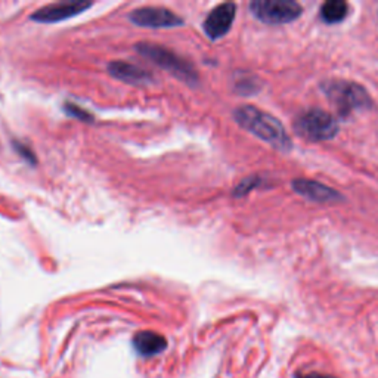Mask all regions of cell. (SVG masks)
Segmentation results:
<instances>
[{
  "mask_svg": "<svg viewBox=\"0 0 378 378\" xmlns=\"http://www.w3.org/2000/svg\"><path fill=\"white\" fill-rule=\"evenodd\" d=\"M250 10L258 21L278 26L297 19L303 9L294 0H256L250 3Z\"/></svg>",
  "mask_w": 378,
  "mask_h": 378,
  "instance_id": "obj_4",
  "label": "cell"
},
{
  "mask_svg": "<svg viewBox=\"0 0 378 378\" xmlns=\"http://www.w3.org/2000/svg\"><path fill=\"white\" fill-rule=\"evenodd\" d=\"M15 149L18 151V154H21V156L22 157H26L28 161L31 160L33 163H34V157H33V152L27 148V147H24V145H21V144H17V142H15Z\"/></svg>",
  "mask_w": 378,
  "mask_h": 378,
  "instance_id": "obj_14",
  "label": "cell"
},
{
  "mask_svg": "<svg viewBox=\"0 0 378 378\" xmlns=\"http://www.w3.org/2000/svg\"><path fill=\"white\" fill-rule=\"evenodd\" d=\"M349 6L343 0H328L321 6V18L328 24H336L347 17Z\"/></svg>",
  "mask_w": 378,
  "mask_h": 378,
  "instance_id": "obj_12",
  "label": "cell"
},
{
  "mask_svg": "<svg viewBox=\"0 0 378 378\" xmlns=\"http://www.w3.org/2000/svg\"><path fill=\"white\" fill-rule=\"evenodd\" d=\"M65 110H67V113H68L69 115L77 117L79 120H85V122H92V120H93V117H92L89 113H86L85 110H81L80 106H77V105L67 104V105H65Z\"/></svg>",
  "mask_w": 378,
  "mask_h": 378,
  "instance_id": "obj_13",
  "label": "cell"
},
{
  "mask_svg": "<svg viewBox=\"0 0 378 378\" xmlns=\"http://www.w3.org/2000/svg\"><path fill=\"white\" fill-rule=\"evenodd\" d=\"M297 133L313 142L333 139L338 133V123L327 111L312 108L300 114L294 122Z\"/></svg>",
  "mask_w": 378,
  "mask_h": 378,
  "instance_id": "obj_3",
  "label": "cell"
},
{
  "mask_svg": "<svg viewBox=\"0 0 378 378\" xmlns=\"http://www.w3.org/2000/svg\"><path fill=\"white\" fill-rule=\"evenodd\" d=\"M233 117L235 122L244 127L247 132L268 142L274 148L282 152H288L293 148L286 129L274 115L258 110L253 105H243L233 111Z\"/></svg>",
  "mask_w": 378,
  "mask_h": 378,
  "instance_id": "obj_1",
  "label": "cell"
},
{
  "mask_svg": "<svg viewBox=\"0 0 378 378\" xmlns=\"http://www.w3.org/2000/svg\"><path fill=\"white\" fill-rule=\"evenodd\" d=\"M293 188L302 197L316 203H340L343 199V195L336 189L309 179H295L293 181Z\"/></svg>",
  "mask_w": 378,
  "mask_h": 378,
  "instance_id": "obj_9",
  "label": "cell"
},
{
  "mask_svg": "<svg viewBox=\"0 0 378 378\" xmlns=\"http://www.w3.org/2000/svg\"><path fill=\"white\" fill-rule=\"evenodd\" d=\"M135 47L140 55L147 56L149 61L160 65L161 68L170 71V73H173L176 77L186 81L197 80L195 71L192 69V67L186 61H183L182 58L174 55L173 52L164 49L163 46L152 44V43H138Z\"/></svg>",
  "mask_w": 378,
  "mask_h": 378,
  "instance_id": "obj_5",
  "label": "cell"
},
{
  "mask_svg": "<svg viewBox=\"0 0 378 378\" xmlns=\"http://www.w3.org/2000/svg\"><path fill=\"white\" fill-rule=\"evenodd\" d=\"M90 6L92 3L86 2V0H68V2L52 3L35 10L31 15V19L44 24L59 22L81 14L83 10H86Z\"/></svg>",
  "mask_w": 378,
  "mask_h": 378,
  "instance_id": "obj_7",
  "label": "cell"
},
{
  "mask_svg": "<svg viewBox=\"0 0 378 378\" xmlns=\"http://www.w3.org/2000/svg\"><path fill=\"white\" fill-rule=\"evenodd\" d=\"M322 90L328 101L333 104L341 115L366 110L371 106V98L361 85L347 80H327L322 83Z\"/></svg>",
  "mask_w": 378,
  "mask_h": 378,
  "instance_id": "obj_2",
  "label": "cell"
},
{
  "mask_svg": "<svg viewBox=\"0 0 378 378\" xmlns=\"http://www.w3.org/2000/svg\"><path fill=\"white\" fill-rule=\"evenodd\" d=\"M129 18L136 26L148 28H169L183 26V19L179 15H176L174 12L169 9L157 6L135 9L130 12Z\"/></svg>",
  "mask_w": 378,
  "mask_h": 378,
  "instance_id": "obj_6",
  "label": "cell"
},
{
  "mask_svg": "<svg viewBox=\"0 0 378 378\" xmlns=\"http://www.w3.org/2000/svg\"><path fill=\"white\" fill-rule=\"evenodd\" d=\"M236 6L233 3H222L213 9L204 21V31L211 40H217L227 34L235 19Z\"/></svg>",
  "mask_w": 378,
  "mask_h": 378,
  "instance_id": "obj_8",
  "label": "cell"
},
{
  "mask_svg": "<svg viewBox=\"0 0 378 378\" xmlns=\"http://www.w3.org/2000/svg\"><path fill=\"white\" fill-rule=\"evenodd\" d=\"M295 378H336V377L324 374V372H304V374L295 375Z\"/></svg>",
  "mask_w": 378,
  "mask_h": 378,
  "instance_id": "obj_15",
  "label": "cell"
},
{
  "mask_svg": "<svg viewBox=\"0 0 378 378\" xmlns=\"http://www.w3.org/2000/svg\"><path fill=\"white\" fill-rule=\"evenodd\" d=\"M108 69L111 76H114L115 79L126 83H132V85H147V83L152 81V76L148 71L135 64L115 61L108 65Z\"/></svg>",
  "mask_w": 378,
  "mask_h": 378,
  "instance_id": "obj_10",
  "label": "cell"
},
{
  "mask_svg": "<svg viewBox=\"0 0 378 378\" xmlns=\"http://www.w3.org/2000/svg\"><path fill=\"white\" fill-rule=\"evenodd\" d=\"M133 347L140 356H154L165 350L167 340L154 331H140L133 337Z\"/></svg>",
  "mask_w": 378,
  "mask_h": 378,
  "instance_id": "obj_11",
  "label": "cell"
}]
</instances>
